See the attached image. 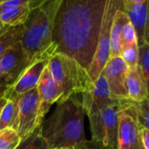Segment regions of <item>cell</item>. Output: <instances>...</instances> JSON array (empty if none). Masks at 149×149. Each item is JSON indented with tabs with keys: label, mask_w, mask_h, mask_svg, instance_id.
I'll use <instances>...</instances> for the list:
<instances>
[{
	"label": "cell",
	"mask_w": 149,
	"mask_h": 149,
	"mask_svg": "<svg viewBox=\"0 0 149 149\" xmlns=\"http://www.w3.org/2000/svg\"><path fill=\"white\" fill-rule=\"evenodd\" d=\"M116 149H145L138 121L137 103L126 100L118 114Z\"/></svg>",
	"instance_id": "cell-7"
},
{
	"label": "cell",
	"mask_w": 149,
	"mask_h": 149,
	"mask_svg": "<svg viewBox=\"0 0 149 149\" xmlns=\"http://www.w3.org/2000/svg\"><path fill=\"white\" fill-rule=\"evenodd\" d=\"M73 96L57 104L48 119L42 123V134L49 149L74 147L79 149L86 142L84 131V109L82 96Z\"/></svg>",
	"instance_id": "cell-2"
},
{
	"label": "cell",
	"mask_w": 149,
	"mask_h": 149,
	"mask_svg": "<svg viewBox=\"0 0 149 149\" xmlns=\"http://www.w3.org/2000/svg\"><path fill=\"white\" fill-rule=\"evenodd\" d=\"M47 68L61 91L57 104L67 101L73 96L82 95L92 84L87 69L66 54L55 53L49 58Z\"/></svg>",
	"instance_id": "cell-4"
},
{
	"label": "cell",
	"mask_w": 149,
	"mask_h": 149,
	"mask_svg": "<svg viewBox=\"0 0 149 149\" xmlns=\"http://www.w3.org/2000/svg\"><path fill=\"white\" fill-rule=\"evenodd\" d=\"M125 86L128 98L134 103L139 104L149 97L147 84L139 65L128 68Z\"/></svg>",
	"instance_id": "cell-14"
},
{
	"label": "cell",
	"mask_w": 149,
	"mask_h": 149,
	"mask_svg": "<svg viewBox=\"0 0 149 149\" xmlns=\"http://www.w3.org/2000/svg\"><path fill=\"white\" fill-rule=\"evenodd\" d=\"M19 97L7 99L0 117V130L5 128L13 129L19 114Z\"/></svg>",
	"instance_id": "cell-18"
},
{
	"label": "cell",
	"mask_w": 149,
	"mask_h": 149,
	"mask_svg": "<svg viewBox=\"0 0 149 149\" xmlns=\"http://www.w3.org/2000/svg\"><path fill=\"white\" fill-rule=\"evenodd\" d=\"M121 8H123V0H106L105 1L97 46L93 60L88 69V76L92 84L97 81L110 59L111 29L114 16Z\"/></svg>",
	"instance_id": "cell-6"
},
{
	"label": "cell",
	"mask_w": 149,
	"mask_h": 149,
	"mask_svg": "<svg viewBox=\"0 0 149 149\" xmlns=\"http://www.w3.org/2000/svg\"><path fill=\"white\" fill-rule=\"evenodd\" d=\"M30 12L31 9L24 6L0 7V21L11 27L24 25Z\"/></svg>",
	"instance_id": "cell-16"
},
{
	"label": "cell",
	"mask_w": 149,
	"mask_h": 149,
	"mask_svg": "<svg viewBox=\"0 0 149 149\" xmlns=\"http://www.w3.org/2000/svg\"><path fill=\"white\" fill-rule=\"evenodd\" d=\"M146 0H123V3L125 4H139L143 3Z\"/></svg>",
	"instance_id": "cell-31"
},
{
	"label": "cell",
	"mask_w": 149,
	"mask_h": 149,
	"mask_svg": "<svg viewBox=\"0 0 149 149\" xmlns=\"http://www.w3.org/2000/svg\"><path fill=\"white\" fill-rule=\"evenodd\" d=\"M62 1L46 0L39 7L31 10L20 40L29 65L40 60H49L56 53L52 38L55 18Z\"/></svg>",
	"instance_id": "cell-3"
},
{
	"label": "cell",
	"mask_w": 149,
	"mask_h": 149,
	"mask_svg": "<svg viewBox=\"0 0 149 149\" xmlns=\"http://www.w3.org/2000/svg\"><path fill=\"white\" fill-rule=\"evenodd\" d=\"M10 28H11L10 26L6 25V24H4L3 22L0 21V36H1L2 34H4L6 32H7Z\"/></svg>",
	"instance_id": "cell-29"
},
{
	"label": "cell",
	"mask_w": 149,
	"mask_h": 149,
	"mask_svg": "<svg viewBox=\"0 0 149 149\" xmlns=\"http://www.w3.org/2000/svg\"><path fill=\"white\" fill-rule=\"evenodd\" d=\"M126 100L128 99L108 105L99 112L88 117L91 131V141L98 149H116L118 114Z\"/></svg>",
	"instance_id": "cell-5"
},
{
	"label": "cell",
	"mask_w": 149,
	"mask_h": 149,
	"mask_svg": "<svg viewBox=\"0 0 149 149\" xmlns=\"http://www.w3.org/2000/svg\"><path fill=\"white\" fill-rule=\"evenodd\" d=\"M144 42L149 43V0H148V6H147V16H146V23L144 33Z\"/></svg>",
	"instance_id": "cell-28"
},
{
	"label": "cell",
	"mask_w": 149,
	"mask_h": 149,
	"mask_svg": "<svg viewBox=\"0 0 149 149\" xmlns=\"http://www.w3.org/2000/svg\"><path fill=\"white\" fill-rule=\"evenodd\" d=\"M29 66L27 56L21 41L14 44L0 57V68L12 85Z\"/></svg>",
	"instance_id": "cell-12"
},
{
	"label": "cell",
	"mask_w": 149,
	"mask_h": 149,
	"mask_svg": "<svg viewBox=\"0 0 149 149\" xmlns=\"http://www.w3.org/2000/svg\"><path fill=\"white\" fill-rule=\"evenodd\" d=\"M128 68L120 56L110 57L102 74L112 96L120 100L129 99L126 91V74Z\"/></svg>",
	"instance_id": "cell-10"
},
{
	"label": "cell",
	"mask_w": 149,
	"mask_h": 149,
	"mask_svg": "<svg viewBox=\"0 0 149 149\" xmlns=\"http://www.w3.org/2000/svg\"><path fill=\"white\" fill-rule=\"evenodd\" d=\"M137 114L140 128L149 130V97L137 104Z\"/></svg>",
	"instance_id": "cell-25"
},
{
	"label": "cell",
	"mask_w": 149,
	"mask_h": 149,
	"mask_svg": "<svg viewBox=\"0 0 149 149\" xmlns=\"http://www.w3.org/2000/svg\"><path fill=\"white\" fill-rule=\"evenodd\" d=\"M47 61L48 60H40L27 67L18 80L9 87L5 97L7 99L18 97L26 91L36 88L43 70L47 66Z\"/></svg>",
	"instance_id": "cell-13"
},
{
	"label": "cell",
	"mask_w": 149,
	"mask_h": 149,
	"mask_svg": "<svg viewBox=\"0 0 149 149\" xmlns=\"http://www.w3.org/2000/svg\"><path fill=\"white\" fill-rule=\"evenodd\" d=\"M120 57L128 68H133L139 65V44H133L120 50Z\"/></svg>",
	"instance_id": "cell-22"
},
{
	"label": "cell",
	"mask_w": 149,
	"mask_h": 149,
	"mask_svg": "<svg viewBox=\"0 0 149 149\" xmlns=\"http://www.w3.org/2000/svg\"><path fill=\"white\" fill-rule=\"evenodd\" d=\"M25 31V25L16 26L11 27L7 32L0 36V57L11 47L21 40Z\"/></svg>",
	"instance_id": "cell-19"
},
{
	"label": "cell",
	"mask_w": 149,
	"mask_h": 149,
	"mask_svg": "<svg viewBox=\"0 0 149 149\" xmlns=\"http://www.w3.org/2000/svg\"><path fill=\"white\" fill-rule=\"evenodd\" d=\"M39 95L37 87L19 97V114L13 129L18 132L21 140L27 138L38 126Z\"/></svg>",
	"instance_id": "cell-8"
},
{
	"label": "cell",
	"mask_w": 149,
	"mask_h": 149,
	"mask_svg": "<svg viewBox=\"0 0 149 149\" xmlns=\"http://www.w3.org/2000/svg\"><path fill=\"white\" fill-rule=\"evenodd\" d=\"M136 43H138L137 35H136V33L132 25L128 19L123 26V28L121 31L120 40H119L120 50L124 47H126L128 46H131Z\"/></svg>",
	"instance_id": "cell-24"
},
{
	"label": "cell",
	"mask_w": 149,
	"mask_h": 149,
	"mask_svg": "<svg viewBox=\"0 0 149 149\" xmlns=\"http://www.w3.org/2000/svg\"><path fill=\"white\" fill-rule=\"evenodd\" d=\"M141 138L144 148L149 149V130L141 129Z\"/></svg>",
	"instance_id": "cell-27"
},
{
	"label": "cell",
	"mask_w": 149,
	"mask_h": 149,
	"mask_svg": "<svg viewBox=\"0 0 149 149\" xmlns=\"http://www.w3.org/2000/svg\"><path fill=\"white\" fill-rule=\"evenodd\" d=\"M38 95H39V111L37 123L38 125H41L45 116L48 113L51 106L57 103L61 96V91L54 82L52 74L47 68L42 72L40 81L37 85Z\"/></svg>",
	"instance_id": "cell-11"
},
{
	"label": "cell",
	"mask_w": 149,
	"mask_h": 149,
	"mask_svg": "<svg viewBox=\"0 0 149 149\" xmlns=\"http://www.w3.org/2000/svg\"><path fill=\"white\" fill-rule=\"evenodd\" d=\"M5 1H6V0H5ZM5 1H4V2H5Z\"/></svg>",
	"instance_id": "cell-34"
},
{
	"label": "cell",
	"mask_w": 149,
	"mask_h": 149,
	"mask_svg": "<svg viewBox=\"0 0 149 149\" xmlns=\"http://www.w3.org/2000/svg\"><path fill=\"white\" fill-rule=\"evenodd\" d=\"M106 0H63L58 10L53 43L56 53L89 69L97 46Z\"/></svg>",
	"instance_id": "cell-1"
},
{
	"label": "cell",
	"mask_w": 149,
	"mask_h": 149,
	"mask_svg": "<svg viewBox=\"0 0 149 149\" xmlns=\"http://www.w3.org/2000/svg\"><path fill=\"white\" fill-rule=\"evenodd\" d=\"M54 149H76L74 147H58V148H54Z\"/></svg>",
	"instance_id": "cell-32"
},
{
	"label": "cell",
	"mask_w": 149,
	"mask_h": 149,
	"mask_svg": "<svg viewBox=\"0 0 149 149\" xmlns=\"http://www.w3.org/2000/svg\"><path fill=\"white\" fill-rule=\"evenodd\" d=\"M20 142L21 139L14 129L0 130V149H16Z\"/></svg>",
	"instance_id": "cell-21"
},
{
	"label": "cell",
	"mask_w": 149,
	"mask_h": 149,
	"mask_svg": "<svg viewBox=\"0 0 149 149\" xmlns=\"http://www.w3.org/2000/svg\"><path fill=\"white\" fill-rule=\"evenodd\" d=\"M121 101L112 96L103 74L97 81L82 94V102L85 114L89 117L99 112L104 107Z\"/></svg>",
	"instance_id": "cell-9"
},
{
	"label": "cell",
	"mask_w": 149,
	"mask_h": 149,
	"mask_svg": "<svg viewBox=\"0 0 149 149\" xmlns=\"http://www.w3.org/2000/svg\"><path fill=\"white\" fill-rule=\"evenodd\" d=\"M139 66L144 74L149 93V43L139 46Z\"/></svg>",
	"instance_id": "cell-23"
},
{
	"label": "cell",
	"mask_w": 149,
	"mask_h": 149,
	"mask_svg": "<svg viewBox=\"0 0 149 149\" xmlns=\"http://www.w3.org/2000/svg\"><path fill=\"white\" fill-rule=\"evenodd\" d=\"M7 102V98L6 97H0V117H1V112H2V110L5 106V104H6Z\"/></svg>",
	"instance_id": "cell-30"
},
{
	"label": "cell",
	"mask_w": 149,
	"mask_h": 149,
	"mask_svg": "<svg viewBox=\"0 0 149 149\" xmlns=\"http://www.w3.org/2000/svg\"><path fill=\"white\" fill-rule=\"evenodd\" d=\"M128 20L126 13L124 12L123 8L119 9L113 19L111 29V39H110V57L120 56V34L125 23Z\"/></svg>",
	"instance_id": "cell-17"
},
{
	"label": "cell",
	"mask_w": 149,
	"mask_h": 149,
	"mask_svg": "<svg viewBox=\"0 0 149 149\" xmlns=\"http://www.w3.org/2000/svg\"><path fill=\"white\" fill-rule=\"evenodd\" d=\"M148 0L139 4H125L123 3V10L126 13L127 18L132 25L138 40L139 46L144 44V33L146 23Z\"/></svg>",
	"instance_id": "cell-15"
},
{
	"label": "cell",
	"mask_w": 149,
	"mask_h": 149,
	"mask_svg": "<svg viewBox=\"0 0 149 149\" xmlns=\"http://www.w3.org/2000/svg\"><path fill=\"white\" fill-rule=\"evenodd\" d=\"M11 83L8 80L7 77L5 74V73L2 71L1 68H0V97H5L6 92L11 86Z\"/></svg>",
	"instance_id": "cell-26"
},
{
	"label": "cell",
	"mask_w": 149,
	"mask_h": 149,
	"mask_svg": "<svg viewBox=\"0 0 149 149\" xmlns=\"http://www.w3.org/2000/svg\"><path fill=\"white\" fill-rule=\"evenodd\" d=\"M16 149H49L42 134V125L38 126L27 138L21 140Z\"/></svg>",
	"instance_id": "cell-20"
},
{
	"label": "cell",
	"mask_w": 149,
	"mask_h": 149,
	"mask_svg": "<svg viewBox=\"0 0 149 149\" xmlns=\"http://www.w3.org/2000/svg\"><path fill=\"white\" fill-rule=\"evenodd\" d=\"M4 1H5V0H0V4H2V3H3Z\"/></svg>",
	"instance_id": "cell-33"
}]
</instances>
